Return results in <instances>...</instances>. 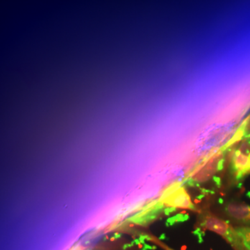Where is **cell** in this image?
I'll return each mask as SVG.
<instances>
[{"label":"cell","mask_w":250,"mask_h":250,"mask_svg":"<svg viewBox=\"0 0 250 250\" xmlns=\"http://www.w3.org/2000/svg\"><path fill=\"white\" fill-rule=\"evenodd\" d=\"M238 234V246L236 250H250V227L235 226Z\"/></svg>","instance_id":"8992f818"},{"label":"cell","mask_w":250,"mask_h":250,"mask_svg":"<svg viewBox=\"0 0 250 250\" xmlns=\"http://www.w3.org/2000/svg\"><path fill=\"white\" fill-rule=\"evenodd\" d=\"M230 172L236 182H240L250 174V150L243 147L236 149L230 159Z\"/></svg>","instance_id":"277c9868"},{"label":"cell","mask_w":250,"mask_h":250,"mask_svg":"<svg viewBox=\"0 0 250 250\" xmlns=\"http://www.w3.org/2000/svg\"><path fill=\"white\" fill-rule=\"evenodd\" d=\"M199 229L208 230L221 236L233 250L238 246V234L236 228L228 220L213 214L210 210H205L198 216Z\"/></svg>","instance_id":"7a4b0ae2"},{"label":"cell","mask_w":250,"mask_h":250,"mask_svg":"<svg viewBox=\"0 0 250 250\" xmlns=\"http://www.w3.org/2000/svg\"><path fill=\"white\" fill-rule=\"evenodd\" d=\"M149 238H150L151 241L153 242V243H155L156 245H157L158 246L160 247L161 249L164 250H174L173 248H171V247L167 246L166 243H164V242L160 241V240L156 238L155 236H149Z\"/></svg>","instance_id":"ba28073f"},{"label":"cell","mask_w":250,"mask_h":250,"mask_svg":"<svg viewBox=\"0 0 250 250\" xmlns=\"http://www.w3.org/2000/svg\"><path fill=\"white\" fill-rule=\"evenodd\" d=\"M159 200L166 208L199 211L182 182L171 184L170 187L166 189Z\"/></svg>","instance_id":"3957f363"},{"label":"cell","mask_w":250,"mask_h":250,"mask_svg":"<svg viewBox=\"0 0 250 250\" xmlns=\"http://www.w3.org/2000/svg\"><path fill=\"white\" fill-rule=\"evenodd\" d=\"M189 217L188 214H178L171 217L167 220V225L172 226L175 224L181 223V222L187 221Z\"/></svg>","instance_id":"52a82bcc"},{"label":"cell","mask_w":250,"mask_h":250,"mask_svg":"<svg viewBox=\"0 0 250 250\" xmlns=\"http://www.w3.org/2000/svg\"><path fill=\"white\" fill-rule=\"evenodd\" d=\"M223 211L231 221L239 226L250 227V206L243 202L230 201L223 207Z\"/></svg>","instance_id":"5b68a950"},{"label":"cell","mask_w":250,"mask_h":250,"mask_svg":"<svg viewBox=\"0 0 250 250\" xmlns=\"http://www.w3.org/2000/svg\"><path fill=\"white\" fill-rule=\"evenodd\" d=\"M224 164V153H217L190 171L182 184L184 186L192 188L201 187L204 184L209 182L210 179L214 178L217 174L223 170Z\"/></svg>","instance_id":"6da1fadb"}]
</instances>
